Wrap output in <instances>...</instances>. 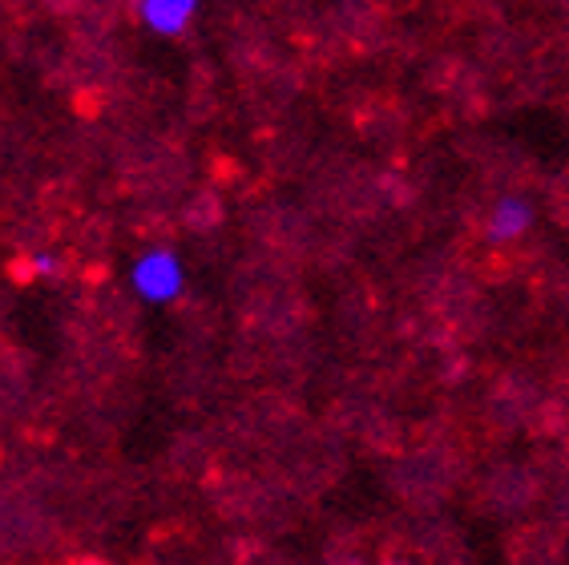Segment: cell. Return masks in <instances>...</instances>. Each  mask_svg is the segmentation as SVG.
I'll return each mask as SVG.
<instances>
[{
  "instance_id": "cell-1",
  "label": "cell",
  "mask_w": 569,
  "mask_h": 565,
  "mask_svg": "<svg viewBox=\"0 0 569 565\" xmlns=\"http://www.w3.org/2000/svg\"><path fill=\"white\" fill-rule=\"evenodd\" d=\"M133 287L146 299H153V304H166V299H174L182 291V267H178V259L170 250H150L133 267Z\"/></svg>"
},
{
  "instance_id": "cell-2",
  "label": "cell",
  "mask_w": 569,
  "mask_h": 565,
  "mask_svg": "<svg viewBox=\"0 0 569 565\" xmlns=\"http://www.w3.org/2000/svg\"><path fill=\"white\" fill-rule=\"evenodd\" d=\"M198 0H142V21L150 24L153 33L178 37L194 17Z\"/></svg>"
},
{
  "instance_id": "cell-3",
  "label": "cell",
  "mask_w": 569,
  "mask_h": 565,
  "mask_svg": "<svg viewBox=\"0 0 569 565\" xmlns=\"http://www.w3.org/2000/svg\"><path fill=\"white\" fill-rule=\"evenodd\" d=\"M533 227V207H529L526 198H501L489 215V235L493 239H521L526 230Z\"/></svg>"
},
{
  "instance_id": "cell-4",
  "label": "cell",
  "mask_w": 569,
  "mask_h": 565,
  "mask_svg": "<svg viewBox=\"0 0 569 565\" xmlns=\"http://www.w3.org/2000/svg\"><path fill=\"white\" fill-rule=\"evenodd\" d=\"M53 9H73V0H49Z\"/></svg>"
}]
</instances>
